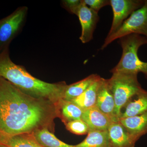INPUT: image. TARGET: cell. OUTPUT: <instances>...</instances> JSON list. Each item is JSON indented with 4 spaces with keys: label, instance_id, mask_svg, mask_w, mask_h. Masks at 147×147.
Wrapping results in <instances>:
<instances>
[{
    "label": "cell",
    "instance_id": "1",
    "mask_svg": "<svg viewBox=\"0 0 147 147\" xmlns=\"http://www.w3.org/2000/svg\"><path fill=\"white\" fill-rule=\"evenodd\" d=\"M57 117V105L30 96L0 77L1 133L8 136L32 134L45 128L53 132Z\"/></svg>",
    "mask_w": 147,
    "mask_h": 147
},
{
    "label": "cell",
    "instance_id": "2",
    "mask_svg": "<svg viewBox=\"0 0 147 147\" xmlns=\"http://www.w3.org/2000/svg\"><path fill=\"white\" fill-rule=\"evenodd\" d=\"M0 77L24 93L35 98L49 100L57 106L63 99L68 86L65 82L47 83L33 76L24 66L11 61L9 47L0 53Z\"/></svg>",
    "mask_w": 147,
    "mask_h": 147
},
{
    "label": "cell",
    "instance_id": "3",
    "mask_svg": "<svg viewBox=\"0 0 147 147\" xmlns=\"http://www.w3.org/2000/svg\"><path fill=\"white\" fill-rule=\"evenodd\" d=\"M107 79L108 86L115 104V115L117 120L120 117L124 106L142 89L138 79V74L124 71H114Z\"/></svg>",
    "mask_w": 147,
    "mask_h": 147
},
{
    "label": "cell",
    "instance_id": "4",
    "mask_svg": "<svg viewBox=\"0 0 147 147\" xmlns=\"http://www.w3.org/2000/svg\"><path fill=\"white\" fill-rule=\"evenodd\" d=\"M122 54L118 63L111 70L139 74L142 72L147 79V62L139 59V47L147 44V38L144 36L131 34L119 38Z\"/></svg>",
    "mask_w": 147,
    "mask_h": 147
},
{
    "label": "cell",
    "instance_id": "5",
    "mask_svg": "<svg viewBox=\"0 0 147 147\" xmlns=\"http://www.w3.org/2000/svg\"><path fill=\"white\" fill-rule=\"evenodd\" d=\"M134 34L144 36L147 38V0H145L142 7L134 11L124 21L115 32L106 37L100 50H104L116 39Z\"/></svg>",
    "mask_w": 147,
    "mask_h": 147
},
{
    "label": "cell",
    "instance_id": "6",
    "mask_svg": "<svg viewBox=\"0 0 147 147\" xmlns=\"http://www.w3.org/2000/svg\"><path fill=\"white\" fill-rule=\"evenodd\" d=\"M28 8L21 6L0 20V53L9 47L11 41L21 32L26 20Z\"/></svg>",
    "mask_w": 147,
    "mask_h": 147
},
{
    "label": "cell",
    "instance_id": "7",
    "mask_svg": "<svg viewBox=\"0 0 147 147\" xmlns=\"http://www.w3.org/2000/svg\"><path fill=\"white\" fill-rule=\"evenodd\" d=\"M113 13V22L107 36L115 32L127 17L142 7L145 0H110Z\"/></svg>",
    "mask_w": 147,
    "mask_h": 147
},
{
    "label": "cell",
    "instance_id": "8",
    "mask_svg": "<svg viewBox=\"0 0 147 147\" xmlns=\"http://www.w3.org/2000/svg\"><path fill=\"white\" fill-rule=\"evenodd\" d=\"M77 16L82 27L79 39L82 43H87L92 39L94 32L99 20L98 13L87 6L84 0H82Z\"/></svg>",
    "mask_w": 147,
    "mask_h": 147
},
{
    "label": "cell",
    "instance_id": "9",
    "mask_svg": "<svg viewBox=\"0 0 147 147\" xmlns=\"http://www.w3.org/2000/svg\"><path fill=\"white\" fill-rule=\"evenodd\" d=\"M95 105L114 121H117L115 115V104L114 97L108 86L107 79L102 77L98 89Z\"/></svg>",
    "mask_w": 147,
    "mask_h": 147
},
{
    "label": "cell",
    "instance_id": "10",
    "mask_svg": "<svg viewBox=\"0 0 147 147\" xmlns=\"http://www.w3.org/2000/svg\"><path fill=\"white\" fill-rule=\"evenodd\" d=\"M82 119L88 125L90 131H104L114 121L96 105L84 110Z\"/></svg>",
    "mask_w": 147,
    "mask_h": 147
},
{
    "label": "cell",
    "instance_id": "11",
    "mask_svg": "<svg viewBox=\"0 0 147 147\" xmlns=\"http://www.w3.org/2000/svg\"><path fill=\"white\" fill-rule=\"evenodd\" d=\"M108 131L110 147H135L138 141L118 121L112 122Z\"/></svg>",
    "mask_w": 147,
    "mask_h": 147
},
{
    "label": "cell",
    "instance_id": "12",
    "mask_svg": "<svg viewBox=\"0 0 147 147\" xmlns=\"http://www.w3.org/2000/svg\"><path fill=\"white\" fill-rule=\"evenodd\" d=\"M118 121L138 140L147 134V112L139 115L119 119Z\"/></svg>",
    "mask_w": 147,
    "mask_h": 147
},
{
    "label": "cell",
    "instance_id": "13",
    "mask_svg": "<svg viewBox=\"0 0 147 147\" xmlns=\"http://www.w3.org/2000/svg\"><path fill=\"white\" fill-rule=\"evenodd\" d=\"M147 112V91L142 88L127 103L119 119L139 115Z\"/></svg>",
    "mask_w": 147,
    "mask_h": 147
},
{
    "label": "cell",
    "instance_id": "14",
    "mask_svg": "<svg viewBox=\"0 0 147 147\" xmlns=\"http://www.w3.org/2000/svg\"><path fill=\"white\" fill-rule=\"evenodd\" d=\"M0 144L10 147H43L32 134L8 136L0 132Z\"/></svg>",
    "mask_w": 147,
    "mask_h": 147
},
{
    "label": "cell",
    "instance_id": "15",
    "mask_svg": "<svg viewBox=\"0 0 147 147\" xmlns=\"http://www.w3.org/2000/svg\"><path fill=\"white\" fill-rule=\"evenodd\" d=\"M101 78L99 76L92 83L86 90L71 101L84 110L95 105L98 89L100 84Z\"/></svg>",
    "mask_w": 147,
    "mask_h": 147
},
{
    "label": "cell",
    "instance_id": "16",
    "mask_svg": "<svg viewBox=\"0 0 147 147\" xmlns=\"http://www.w3.org/2000/svg\"><path fill=\"white\" fill-rule=\"evenodd\" d=\"M59 117L65 124L82 119L84 110L71 101L62 99L58 105Z\"/></svg>",
    "mask_w": 147,
    "mask_h": 147
},
{
    "label": "cell",
    "instance_id": "17",
    "mask_svg": "<svg viewBox=\"0 0 147 147\" xmlns=\"http://www.w3.org/2000/svg\"><path fill=\"white\" fill-rule=\"evenodd\" d=\"M99 76L97 74H91L81 81L68 85L63 100L71 101L81 95Z\"/></svg>",
    "mask_w": 147,
    "mask_h": 147
},
{
    "label": "cell",
    "instance_id": "18",
    "mask_svg": "<svg viewBox=\"0 0 147 147\" xmlns=\"http://www.w3.org/2000/svg\"><path fill=\"white\" fill-rule=\"evenodd\" d=\"M38 142L43 147H75L58 139L48 129H38L33 133Z\"/></svg>",
    "mask_w": 147,
    "mask_h": 147
},
{
    "label": "cell",
    "instance_id": "19",
    "mask_svg": "<svg viewBox=\"0 0 147 147\" xmlns=\"http://www.w3.org/2000/svg\"><path fill=\"white\" fill-rule=\"evenodd\" d=\"M75 147H110L108 130L90 131L83 142Z\"/></svg>",
    "mask_w": 147,
    "mask_h": 147
},
{
    "label": "cell",
    "instance_id": "20",
    "mask_svg": "<svg viewBox=\"0 0 147 147\" xmlns=\"http://www.w3.org/2000/svg\"><path fill=\"white\" fill-rule=\"evenodd\" d=\"M65 124L69 131L76 135L88 134L90 131L88 125L82 119L71 121Z\"/></svg>",
    "mask_w": 147,
    "mask_h": 147
},
{
    "label": "cell",
    "instance_id": "21",
    "mask_svg": "<svg viewBox=\"0 0 147 147\" xmlns=\"http://www.w3.org/2000/svg\"><path fill=\"white\" fill-rule=\"evenodd\" d=\"M61 3L64 8L68 12L77 16L82 0H63Z\"/></svg>",
    "mask_w": 147,
    "mask_h": 147
},
{
    "label": "cell",
    "instance_id": "22",
    "mask_svg": "<svg viewBox=\"0 0 147 147\" xmlns=\"http://www.w3.org/2000/svg\"><path fill=\"white\" fill-rule=\"evenodd\" d=\"M84 1L87 6L98 13L102 7L110 5V0H84Z\"/></svg>",
    "mask_w": 147,
    "mask_h": 147
},
{
    "label": "cell",
    "instance_id": "23",
    "mask_svg": "<svg viewBox=\"0 0 147 147\" xmlns=\"http://www.w3.org/2000/svg\"><path fill=\"white\" fill-rule=\"evenodd\" d=\"M0 147H9V146H6V145L3 144H0Z\"/></svg>",
    "mask_w": 147,
    "mask_h": 147
}]
</instances>
